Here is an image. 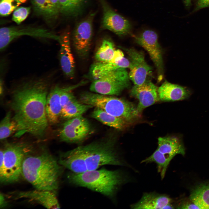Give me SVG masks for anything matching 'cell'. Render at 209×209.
<instances>
[{"label":"cell","instance_id":"6da1fadb","mask_svg":"<svg viewBox=\"0 0 209 209\" xmlns=\"http://www.w3.org/2000/svg\"><path fill=\"white\" fill-rule=\"evenodd\" d=\"M49 82L43 78L23 81L13 90L10 106L16 123L15 136H43L48 126L46 106Z\"/></svg>","mask_w":209,"mask_h":209},{"label":"cell","instance_id":"7a4b0ae2","mask_svg":"<svg viewBox=\"0 0 209 209\" xmlns=\"http://www.w3.org/2000/svg\"><path fill=\"white\" fill-rule=\"evenodd\" d=\"M60 165L49 153L25 156L22 175L36 189L54 191L58 188Z\"/></svg>","mask_w":209,"mask_h":209},{"label":"cell","instance_id":"3957f363","mask_svg":"<svg viewBox=\"0 0 209 209\" xmlns=\"http://www.w3.org/2000/svg\"><path fill=\"white\" fill-rule=\"evenodd\" d=\"M68 179L76 185L109 197L113 196L119 187L127 181L121 171L105 169L87 171L81 173L72 172L69 175Z\"/></svg>","mask_w":209,"mask_h":209},{"label":"cell","instance_id":"277c9868","mask_svg":"<svg viewBox=\"0 0 209 209\" xmlns=\"http://www.w3.org/2000/svg\"><path fill=\"white\" fill-rule=\"evenodd\" d=\"M80 100L84 104L99 108L122 119L128 124L137 120L140 116L137 107L133 103L111 96L85 92L80 95Z\"/></svg>","mask_w":209,"mask_h":209},{"label":"cell","instance_id":"5b68a950","mask_svg":"<svg viewBox=\"0 0 209 209\" xmlns=\"http://www.w3.org/2000/svg\"><path fill=\"white\" fill-rule=\"evenodd\" d=\"M116 143L114 137H108L83 145L87 171L97 169L105 165H126L116 150Z\"/></svg>","mask_w":209,"mask_h":209},{"label":"cell","instance_id":"8992f818","mask_svg":"<svg viewBox=\"0 0 209 209\" xmlns=\"http://www.w3.org/2000/svg\"><path fill=\"white\" fill-rule=\"evenodd\" d=\"M30 147L23 143L9 144L0 152V180L4 183L18 180L22 174L24 159Z\"/></svg>","mask_w":209,"mask_h":209},{"label":"cell","instance_id":"52a82bcc","mask_svg":"<svg viewBox=\"0 0 209 209\" xmlns=\"http://www.w3.org/2000/svg\"><path fill=\"white\" fill-rule=\"evenodd\" d=\"M129 73L125 68L116 70L93 81L91 92L105 95H118L131 86Z\"/></svg>","mask_w":209,"mask_h":209},{"label":"cell","instance_id":"ba28073f","mask_svg":"<svg viewBox=\"0 0 209 209\" xmlns=\"http://www.w3.org/2000/svg\"><path fill=\"white\" fill-rule=\"evenodd\" d=\"M49 39L59 41L61 36L47 29L31 27L10 26L0 29V50L2 51L16 39L22 36Z\"/></svg>","mask_w":209,"mask_h":209},{"label":"cell","instance_id":"9c48e42d","mask_svg":"<svg viewBox=\"0 0 209 209\" xmlns=\"http://www.w3.org/2000/svg\"><path fill=\"white\" fill-rule=\"evenodd\" d=\"M91 131L89 121L81 116L68 119L65 122L60 130L59 136L63 142L78 143L86 139Z\"/></svg>","mask_w":209,"mask_h":209},{"label":"cell","instance_id":"30bf717a","mask_svg":"<svg viewBox=\"0 0 209 209\" xmlns=\"http://www.w3.org/2000/svg\"><path fill=\"white\" fill-rule=\"evenodd\" d=\"M95 12L89 14L78 23L73 32V42L75 49L81 58L88 55L93 36V23Z\"/></svg>","mask_w":209,"mask_h":209},{"label":"cell","instance_id":"8fae6325","mask_svg":"<svg viewBox=\"0 0 209 209\" xmlns=\"http://www.w3.org/2000/svg\"><path fill=\"white\" fill-rule=\"evenodd\" d=\"M137 43L148 53L157 69L158 78L162 79L164 65L161 48L158 41L157 34L154 31L147 30L136 37Z\"/></svg>","mask_w":209,"mask_h":209},{"label":"cell","instance_id":"7c38bea8","mask_svg":"<svg viewBox=\"0 0 209 209\" xmlns=\"http://www.w3.org/2000/svg\"><path fill=\"white\" fill-rule=\"evenodd\" d=\"M98 1L102 9V28L119 36L125 35L129 33L131 28L129 21L114 11L105 0Z\"/></svg>","mask_w":209,"mask_h":209},{"label":"cell","instance_id":"4fadbf2b","mask_svg":"<svg viewBox=\"0 0 209 209\" xmlns=\"http://www.w3.org/2000/svg\"><path fill=\"white\" fill-rule=\"evenodd\" d=\"M127 53L130 62L129 76L134 85L143 84L151 67L146 62L143 53L133 48H123Z\"/></svg>","mask_w":209,"mask_h":209},{"label":"cell","instance_id":"5bb4252c","mask_svg":"<svg viewBox=\"0 0 209 209\" xmlns=\"http://www.w3.org/2000/svg\"><path fill=\"white\" fill-rule=\"evenodd\" d=\"M71 88L62 93L60 97L62 106L61 116L69 119L82 115L93 107L84 104L78 100Z\"/></svg>","mask_w":209,"mask_h":209},{"label":"cell","instance_id":"9a60e30c","mask_svg":"<svg viewBox=\"0 0 209 209\" xmlns=\"http://www.w3.org/2000/svg\"><path fill=\"white\" fill-rule=\"evenodd\" d=\"M158 88L150 80H146L142 84L134 85L131 89L130 93L139 101L137 107L140 114L145 108L154 104L159 100Z\"/></svg>","mask_w":209,"mask_h":209},{"label":"cell","instance_id":"2e32d148","mask_svg":"<svg viewBox=\"0 0 209 209\" xmlns=\"http://www.w3.org/2000/svg\"><path fill=\"white\" fill-rule=\"evenodd\" d=\"M86 156L83 146H81L61 154L58 162L72 172L81 173L87 171Z\"/></svg>","mask_w":209,"mask_h":209},{"label":"cell","instance_id":"e0dca14e","mask_svg":"<svg viewBox=\"0 0 209 209\" xmlns=\"http://www.w3.org/2000/svg\"><path fill=\"white\" fill-rule=\"evenodd\" d=\"M173 200L168 195L156 192L144 193L137 202L131 204L134 209H174Z\"/></svg>","mask_w":209,"mask_h":209},{"label":"cell","instance_id":"ac0fdd59","mask_svg":"<svg viewBox=\"0 0 209 209\" xmlns=\"http://www.w3.org/2000/svg\"><path fill=\"white\" fill-rule=\"evenodd\" d=\"M58 42L60 46L59 60L61 69L66 77L73 79L75 74V63L71 48L69 35L67 33L61 36Z\"/></svg>","mask_w":209,"mask_h":209},{"label":"cell","instance_id":"d6986e66","mask_svg":"<svg viewBox=\"0 0 209 209\" xmlns=\"http://www.w3.org/2000/svg\"><path fill=\"white\" fill-rule=\"evenodd\" d=\"M66 87L56 84L53 86L48 92L46 101V111L48 122L51 124L57 123L59 121L62 110L61 96Z\"/></svg>","mask_w":209,"mask_h":209},{"label":"cell","instance_id":"ffe728a7","mask_svg":"<svg viewBox=\"0 0 209 209\" xmlns=\"http://www.w3.org/2000/svg\"><path fill=\"white\" fill-rule=\"evenodd\" d=\"M18 199H24L35 202L48 209H59L60 206L54 191L36 189L20 192L17 194Z\"/></svg>","mask_w":209,"mask_h":209},{"label":"cell","instance_id":"44dd1931","mask_svg":"<svg viewBox=\"0 0 209 209\" xmlns=\"http://www.w3.org/2000/svg\"><path fill=\"white\" fill-rule=\"evenodd\" d=\"M129 59L124 57L107 62H96L90 67L88 76L93 80L99 78L116 70L129 68Z\"/></svg>","mask_w":209,"mask_h":209},{"label":"cell","instance_id":"7402d4cb","mask_svg":"<svg viewBox=\"0 0 209 209\" xmlns=\"http://www.w3.org/2000/svg\"><path fill=\"white\" fill-rule=\"evenodd\" d=\"M159 100L165 102L182 100L188 98L191 94L186 87L171 83L166 80L158 89Z\"/></svg>","mask_w":209,"mask_h":209},{"label":"cell","instance_id":"603a6c76","mask_svg":"<svg viewBox=\"0 0 209 209\" xmlns=\"http://www.w3.org/2000/svg\"><path fill=\"white\" fill-rule=\"evenodd\" d=\"M157 149L170 161L176 155L185 154V148L181 140L176 136L159 137Z\"/></svg>","mask_w":209,"mask_h":209},{"label":"cell","instance_id":"cb8c5ba5","mask_svg":"<svg viewBox=\"0 0 209 209\" xmlns=\"http://www.w3.org/2000/svg\"><path fill=\"white\" fill-rule=\"evenodd\" d=\"M189 198L200 209H209V181L196 186L191 190Z\"/></svg>","mask_w":209,"mask_h":209},{"label":"cell","instance_id":"d4e9b609","mask_svg":"<svg viewBox=\"0 0 209 209\" xmlns=\"http://www.w3.org/2000/svg\"><path fill=\"white\" fill-rule=\"evenodd\" d=\"M91 116L104 125L118 130L124 129L128 125L122 119L113 116L97 107H95Z\"/></svg>","mask_w":209,"mask_h":209},{"label":"cell","instance_id":"484cf974","mask_svg":"<svg viewBox=\"0 0 209 209\" xmlns=\"http://www.w3.org/2000/svg\"><path fill=\"white\" fill-rule=\"evenodd\" d=\"M88 0H59L60 13L69 17H76L81 14Z\"/></svg>","mask_w":209,"mask_h":209},{"label":"cell","instance_id":"4316f807","mask_svg":"<svg viewBox=\"0 0 209 209\" xmlns=\"http://www.w3.org/2000/svg\"><path fill=\"white\" fill-rule=\"evenodd\" d=\"M116 50L114 44L111 39L104 38L96 53L95 58L97 62L110 61L113 58Z\"/></svg>","mask_w":209,"mask_h":209},{"label":"cell","instance_id":"83f0119b","mask_svg":"<svg viewBox=\"0 0 209 209\" xmlns=\"http://www.w3.org/2000/svg\"><path fill=\"white\" fill-rule=\"evenodd\" d=\"M164 155L157 149L150 156L143 160L142 163H154L157 165L158 172L161 179L164 178L168 166L170 162Z\"/></svg>","mask_w":209,"mask_h":209},{"label":"cell","instance_id":"f1b7e54d","mask_svg":"<svg viewBox=\"0 0 209 209\" xmlns=\"http://www.w3.org/2000/svg\"><path fill=\"white\" fill-rule=\"evenodd\" d=\"M17 130V126L12 119L11 111L7 113L0 124V139L3 140L8 138Z\"/></svg>","mask_w":209,"mask_h":209},{"label":"cell","instance_id":"f546056e","mask_svg":"<svg viewBox=\"0 0 209 209\" xmlns=\"http://www.w3.org/2000/svg\"><path fill=\"white\" fill-rule=\"evenodd\" d=\"M31 1L34 10L37 14L47 18H53L47 0H31Z\"/></svg>","mask_w":209,"mask_h":209},{"label":"cell","instance_id":"4dcf8cb0","mask_svg":"<svg viewBox=\"0 0 209 209\" xmlns=\"http://www.w3.org/2000/svg\"><path fill=\"white\" fill-rule=\"evenodd\" d=\"M27 0H1L0 3L1 15L5 16L10 15L20 5Z\"/></svg>","mask_w":209,"mask_h":209},{"label":"cell","instance_id":"1f68e13d","mask_svg":"<svg viewBox=\"0 0 209 209\" xmlns=\"http://www.w3.org/2000/svg\"><path fill=\"white\" fill-rule=\"evenodd\" d=\"M30 10V7H21L16 8L13 13L12 20L19 24L26 19Z\"/></svg>","mask_w":209,"mask_h":209},{"label":"cell","instance_id":"d6a6232c","mask_svg":"<svg viewBox=\"0 0 209 209\" xmlns=\"http://www.w3.org/2000/svg\"><path fill=\"white\" fill-rule=\"evenodd\" d=\"M50 6L53 17H55L60 13L59 0H47Z\"/></svg>","mask_w":209,"mask_h":209},{"label":"cell","instance_id":"836d02e7","mask_svg":"<svg viewBox=\"0 0 209 209\" xmlns=\"http://www.w3.org/2000/svg\"><path fill=\"white\" fill-rule=\"evenodd\" d=\"M207 7H209V0H196L195 6L193 12Z\"/></svg>","mask_w":209,"mask_h":209},{"label":"cell","instance_id":"e575fe53","mask_svg":"<svg viewBox=\"0 0 209 209\" xmlns=\"http://www.w3.org/2000/svg\"><path fill=\"white\" fill-rule=\"evenodd\" d=\"M179 209H200L192 201L182 202L177 206Z\"/></svg>","mask_w":209,"mask_h":209},{"label":"cell","instance_id":"d590c367","mask_svg":"<svg viewBox=\"0 0 209 209\" xmlns=\"http://www.w3.org/2000/svg\"><path fill=\"white\" fill-rule=\"evenodd\" d=\"M6 202L4 197L1 193L0 195V206L1 207H3L5 206Z\"/></svg>","mask_w":209,"mask_h":209},{"label":"cell","instance_id":"8d00e7d4","mask_svg":"<svg viewBox=\"0 0 209 209\" xmlns=\"http://www.w3.org/2000/svg\"><path fill=\"white\" fill-rule=\"evenodd\" d=\"M191 0H183L185 7L187 8H189L191 4Z\"/></svg>","mask_w":209,"mask_h":209}]
</instances>
